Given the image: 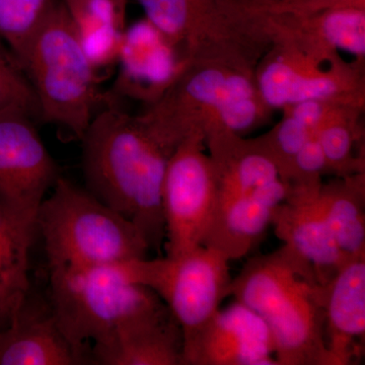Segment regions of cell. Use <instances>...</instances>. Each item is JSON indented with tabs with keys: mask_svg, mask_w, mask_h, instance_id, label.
<instances>
[{
	"mask_svg": "<svg viewBox=\"0 0 365 365\" xmlns=\"http://www.w3.org/2000/svg\"><path fill=\"white\" fill-rule=\"evenodd\" d=\"M81 141L86 189L133 223L150 251L160 252L163 180L175 150L115 104L93 115Z\"/></svg>",
	"mask_w": 365,
	"mask_h": 365,
	"instance_id": "obj_1",
	"label": "cell"
},
{
	"mask_svg": "<svg viewBox=\"0 0 365 365\" xmlns=\"http://www.w3.org/2000/svg\"><path fill=\"white\" fill-rule=\"evenodd\" d=\"M230 297L265 322L278 365H331L322 285L284 246L249 259L232 278Z\"/></svg>",
	"mask_w": 365,
	"mask_h": 365,
	"instance_id": "obj_2",
	"label": "cell"
},
{
	"mask_svg": "<svg viewBox=\"0 0 365 365\" xmlns=\"http://www.w3.org/2000/svg\"><path fill=\"white\" fill-rule=\"evenodd\" d=\"M14 61L28 74L39 119L81 140L95 115L96 68L63 2L51 0Z\"/></svg>",
	"mask_w": 365,
	"mask_h": 365,
	"instance_id": "obj_3",
	"label": "cell"
},
{
	"mask_svg": "<svg viewBox=\"0 0 365 365\" xmlns=\"http://www.w3.org/2000/svg\"><path fill=\"white\" fill-rule=\"evenodd\" d=\"M52 189L37 216L49 268L116 265L148 258L150 247L135 225L88 190L61 176Z\"/></svg>",
	"mask_w": 365,
	"mask_h": 365,
	"instance_id": "obj_4",
	"label": "cell"
},
{
	"mask_svg": "<svg viewBox=\"0 0 365 365\" xmlns=\"http://www.w3.org/2000/svg\"><path fill=\"white\" fill-rule=\"evenodd\" d=\"M47 299L60 330L85 364L90 341L103 342L122 327L168 307L150 288L127 279L118 265L49 268Z\"/></svg>",
	"mask_w": 365,
	"mask_h": 365,
	"instance_id": "obj_5",
	"label": "cell"
},
{
	"mask_svg": "<svg viewBox=\"0 0 365 365\" xmlns=\"http://www.w3.org/2000/svg\"><path fill=\"white\" fill-rule=\"evenodd\" d=\"M125 277L150 288L181 326L184 343L220 309L230 297V261L208 247L175 256L135 259L116 264Z\"/></svg>",
	"mask_w": 365,
	"mask_h": 365,
	"instance_id": "obj_6",
	"label": "cell"
},
{
	"mask_svg": "<svg viewBox=\"0 0 365 365\" xmlns=\"http://www.w3.org/2000/svg\"><path fill=\"white\" fill-rule=\"evenodd\" d=\"M60 177L58 167L20 109L0 111V205L26 234L35 235L41 204Z\"/></svg>",
	"mask_w": 365,
	"mask_h": 365,
	"instance_id": "obj_7",
	"label": "cell"
},
{
	"mask_svg": "<svg viewBox=\"0 0 365 365\" xmlns=\"http://www.w3.org/2000/svg\"><path fill=\"white\" fill-rule=\"evenodd\" d=\"M216 182L210 160L190 137L170 155L163 185L165 251L175 256L203 246L216 202Z\"/></svg>",
	"mask_w": 365,
	"mask_h": 365,
	"instance_id": "obj_8",
	"label": "cell"
},
{
	"mask_svg": "<svg viewBox=\"0 0 365 365\" xmlns=\"http://www.w3.org/2000/svg\"><path fill=\"white\" fill-rule=\"evenodd\" d=\"M85 364L60 330L47 297L31 285L0 312V365Z\"/></svg>",
	"mask_w": 365,
	"mask_h": 365,
	"instance_id": "obj_9",
	"label": "cell"
},
{
	"mask_svg": "<svg viewBox=\"0 0 365 365\" xmlns=\"http://www.w3.org/2000/svg\"><path fill=\"white\" fill-rule=\"evenodd\" d=\"M182 365H278L270 330L259 314L235 300L184 343Z\"/></svg>",
	"mask_w": 365,
	"mask_h": 365,
	"instance_id": "obj_10",
	"label": "cell"
},
{
	"mask_svg": "<svg viewBox=\"0 0 365 365\" xmlns=\"http://www.w3.org/2000/svg\"><path fill=\"white\" fill-rule=\"evenodd\" d=\"M318 186H289L287 199L274 210L271 225L283 246L313 269L325 285L349 260L334 239L319 200Z\"/></svg>",
	"mask_w": 365,
	"mask_h": 365,
	"instance_id": "obj_11",
	"label": "cell"
},
{
	"mask_svg": "<svg viewBox=\"0 0 365 365\" xmlns=\"http://www.w3.org/2000/svg\"><path fill=\"white\" fill-rule=\"evenodd\" d=\"M289 185L277 179L252 193L216 196L203 246L216 250L230 262L244 258L263 239L274 210L287 199Z\"/></svg>",
	"mask_w": 365,
	"mask_h": 365,
	"instance_id": "obj_12",
	"label": "cell"
},
{
	"mask_svg": "<svg viewBox=\"0 0 365 365\" xmlns=\"http://www.w3.org/2000/svg\"><path fill=\"white\" fill-rule=\"evenodd\" d=\"M322 306L331 365L355 364L364 352L365 257L349 259L322 285Z\"/></svg>",
	"mask_w": 365,
	"mask_h": 365,
	"instance_id": "obj_13",
	"label": "cell"
},
{
	"mask_svg": "<svg viewBox=\"0 0 365 365\" xmlns=\"http://www.w3.org/2000/svg\"><path fill=\"white\" fill-rule=\"evenodd\" d=\"M184 335L169 309L122 327L91 348V361L101 365H182Z\"/></svg>",
	"mask_w": 365,
	"mask_h": 365,
	"instance_id": "obj_14",
	"label": "cell"
},
{
	"mask_svg": "<svg viewBox=\"0 0 365 365\" xmlns=\"http://www.w3.org/2000/svg\"><path fill=\"white\" fill-rule=\"evenodd\" d=\"M117 59L121 71L115 88L122 93H131L139 86L168 85L176 74L174 53L148 21L124 31Z\"/></svg>",
	"mask_w": 365,
	"mask_h": 365,
	"instance_id": "obj_15",
	"label": "cell"
},
{
	"mask_svg": "<svg viewBox=\"0 0 365 365\" xmlns=\"http://www.w3.org/2000/svg\"><path fill=\"white\" fill-rule=\"evenodd\" d=\"M63 4L95 68L117 59L124 34L125 7L115 0H66Z\"/></svg>",
	"mask_w": 365,
	"mask_h": 365,
	"instance_id": "obj_16",
	"label": "cell"
},
{
	"mask_svg": "<svg viewBox=\"0 0 365 365\" xmlns=\"http://www.w3.org/2000/svg\"><path fill=\"white\" fill-rule=\"evenodd\" d=\"M319 200L334 239L347 258L365 257V193L360 178L322 186Z\"/></svg>",
	"mask_w": 365,
	"mask_h": 365,
	"instance_id": "obj_17",
	"label": "cell"
},
{
	"mask_svg": "<svg viewBox=\"0 0 365 365\" xmlns=\"http://www.w3.org/2000/svg\"><path fill=\"white\" fill-rule=\"evenodd\" d=\"M260 88L268 104L279 107L331 97L337 85L333 79L307 78L282 62H273L262 73Z\"/></svg>",
	"mask_w": 365,
	"mask_h": 365,
	"instance_id": "obj_18",
	"label": "cell"
},
{
	"mask_svg": "<svg viewBox=\"0 0 365 365\" xmlns=\"http://www.w3.org/2000/svg\"><path fill=\"white\" fill-rule=\"evenodd\" d=\"M33 239L0 205V280L16 292L30 285L29 253Z\"/></svg>",
	"mask_w": 365,
	"mask_h": 365,
	"instance_id": "obj_19",
	"label": "cell"
},
{
	"mask_svg": "<svg viewBox=\"0 0 365 365\" xmlns=\"http://www.w3.org/2000/svg\"><path fill=\"white\" fill-rule=\"evenodd\" d=\"M51 0H0V38L20 54Z\"/></svg>",
	"mask_w": 365,
	"mask_h": 365,
	"instance_id": "obj_20",
	"label": "cell"
},
{
	"mask_svg": "<svg viewBox=\"0 0 365 365\" xmlns=\"http://www.w3.org/2000/svg\"><path fill=\"white\" fill-rule=\"evenodd\" d=\"M322 32L338 49L359 56L365 53V14L361 6L331 9L322 19Z\"/></svg>",
	"mask_w": 365,
	"mask_h": 365,
	"instance_id": "obj_21",
	"label": "cell"
},
{
	"mask_svg": "<svg viewBox=\"0 0 365 365\" xmlns=\"http://www.w3.org/2000/svg\"><path fill=\"white\" fill-rule=\"evenodd\" d=\"M223 124L230 130L242 131L256 119L257 108L253 88L248 79L240 76H227L222 97L216 105Z\"/></svg>",
	"mask_w": 365,
	"mask_h": 365,
	"instance_id": "obj_22",
	"label": "cell"
},
{
	"mask_svg": "<svg viewBox=\"0 0 365 365\" xmlns=\"http://www.w3.org/2000/svg\"><path fill=\"white\" fill-rule=\"evenodd\" d=\"M9 108L39 118V107L30 81L0 47V111Z\"/></svg>",
	"mask_w": 365,
	"mask_h": 365,
	"instance_id": "obj_23",
	"label": "cell"
},
{
	"mask_svg": "<svg viewBox=\"0 0 365 365\" xmlns=\"http://www.w3.org/2000/svg\"><path fill=\"white\" fill-rule=\"evenodd\" d=\"M148 21L163 37L177 38L197 13L196 0H138Z\"/></svg>",
	"mask_w": 365,
	"mask_h": 365,
	"instance_id": "obj_24",
	"label": "cell"
},
{
	"mask_svg": "<svg viewBox=\"0 0 365 365\" xmlns=\"http://www.w3.org/2000/svg\"><path fill=\"white\" fill-rule=\"evenodd\" d=\"M227 76L216 69H206L187 81L181 98L216 107L222 97Z\"/></svg>",
	"mask_w": 365,
	"mask_h": 365,
	"instance_id": "obj_25",
	"label": "cell"
},
{
	"mask_svg": "<svg viewBox=\"0 0 365 365\" xmlns=\"http://www.w3.org/2000/svg\"><path fill=\"white\" fill-rule=\"evenodd\" d=\"M329 167L344 169L349 160L352 136L348 129L339 125L326 127L317 134Z\"/></svg>",
	"mask_w": 365,
	"mask_h": 365,
	"instance_id": "obj_26",
	"label": "cell"
},
{
	"mask_svg": "<svg viewBox=\"0 0 365 365\" xmlns=\"http://www.w3.org/2000/svg\"><path fill=\"white\" fill-rule=\"evenodd\" d=\"M322 115H323V108L317 100H307L297 103V107L292 112V117L299 120L300 123L304 124L311 131L321 121Z\"/></svg>",
	"mask_w": 365,
	"mask_h": 365,
	"instance_id": "obj_27",
	"label": "cell"
},
{
	"mask_svg": "<svg viewBox=\"0 0 365 365\" xmlns=\"http://www.w3.org/2000/svg\"><path fill=\"white\" fill-rule=\"evenodd\" d=\"M14 294H16V292H14ZM14 294L6 292V290L0 289V306H1V304H6L7 300L11 299V297H13Z\"/></svg>",
	"mask_w": 365,
	"mask_h": 365,
	"instance_id": "obj_28",
	"label": "cell"
},
{
	"mask_svg": "<svg viewBox=\"0 0 365 365\" xmlns=\"http://www.w3.org/2000/svg\"><path fill=\"white\" fill-rule=\"evenodd\" d=\"M0 289L6 290V292H11V294H14V292H16V290L11 289V288H9L7 287V285L4 284V282H2L1 280H0ZM18 292H20V290H18Z\"/></svg>",
	"mask_w": 365,
	"mask_h": 365,
	"instance_id": "obj_29",
	"label": "cell"
},
{
	"mask_svg": "<svg viewBox=\"0 0 365 365\" xmlns=\"http://www.w3.org/2000/svg\"><path fill=\"white\" fill-rule=\"evenodd\" d=\"M117 4H119L120 6L125 7V4H126L127 0H115Z\"/></svg>",
	"mask_w": 365,
	"mask_h": 365,
	"instance_id": "obj_30",
	"label": "cell"
}]
</instances>
